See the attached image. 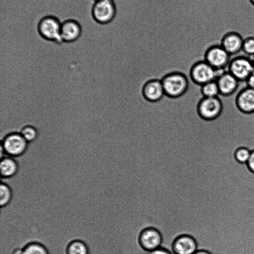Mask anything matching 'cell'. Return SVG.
<instances>
[{
	"instance_id": "cell-30",
	"label": "cell",
	"mask_w": 254,
	"mask_h": 254,
	"mask_svg": "<svg viewBox=\"0 0 254 254\" xmlns=\"http://www.w3.org/2000/svg\"><path fill=\"white\" fill-rule=\"evenodd\" d=\"M251 59L252 60V62H253V64L254 66V56L251 57Z\"/></svg>"
},
{
	"instance_id": "cell-28",
	"label": "cell",
	"mask_w": 254,
	"mask_h": 254,
	"mask_svg": "<svg viewBox=\"0 0 254 254\" xmlns=\"http://www.w3.org/2000/svg\"><path fill=\"white\" fill-rule=\"evenodd\" d=\"M193 254H212L210 252L203 250H198L195 252Z\"/></svg>"
},
{
	"instance_id": "cell-31",
	"label": "cell",
	"mask_w": 254,
	"mask_h": 254,
	"mask_svg": "<svg viewBox=\"0 0 254 254\" xmlns=\"http://www.w3.org/2000/svg\"><path fill=\"white\" fill-rule=\"evenodd\" d=\"M95 1L99 0H95Z\"/></svg>"
},
{
	"instance_id": "cell-8",
	"label": "cell",
	"mask_w": 254,
	"mask_h": 254,
	"mask_svg": "<svg viewBox=\"0 0 254 254\" xmlns=\"http://www.w3.org/2000/svg\"><path fill=\"white\" fill-rule=\"evenodd\" d=\"M222 71L216 70L207 62L203 61L196 64L193 67L191 70V76L196 83L203 85L216 80Z\"/></svg>"
},
{
	"instance_id": "cell-9",
	"label": "cell",
	"mask_w": 254,
	"mask_h": 254,
	"mask_svg": "<svg viewBox=\"0 0 254 254\" xmlns=\"http://www.w3.org/2000/svg\"><path fill=\"white\" fill-rule=\"evenodd\" d=\"M235 103L242 113L254 114V89L248 86L241 89L236 96Z\"/></svg>"
},
{
	"instance_id": "cell-3",
	"label": "cell",
	"mask_w": 254,
	"mask_h": 254,
	"mask_svg": "<svg viewBox=\"0 0 254 254\" xmlns=\"http://www.w3.org/2000/svg\"><path fill=\"white\" fill-rule=\"evenodd\" d=\"M116 14V7L113 0L95 1L92 8V15L98 24L106 25L112 22Z\"/></svg>"
},
{
	"instance_id": "cell-23",
	"label": "cell",
	"mask_w": 254,
	"mask_h": 254,
	"mask_svg": "<svg viewBox=\"0 0 254 254\" xmlns=\"http://www.w3.org/2000/svg\"><path fill=\"white\" fill-rule=\"evenodd\" d=\"M242 51L250 58L254 56V37L250 36L244 39Z\"/></svg>"
},
{
	"instance_id": "cell-29",
	"label": "cell",
	"mask_w": 254,
	"mask_h": 254,
	"mask_svg": "<svg viewBox=\"0 0 254 254\" xmlns=\"http://www.w3.org/2000/svg\"><path fill=\"white\" fill-rule=\"evenodd\" d=\"M252 5L254 6V0H249Z\"/></svg>"
},
{
	"instance_id": "cell-14",
	"label": "cell",
	"mask_w": 254,
	"mask_h": 254,
	"mask_svg": "<svg viewBox=\"0 0 254 254\" xmlns=\"http://www.w3.org/2000/svg\"><path fill=\"white\" fill-rule=\"evenodd\" d=\"M172 247L175 254H193L198 250L195 239L186 234L178 237L174 240Z\"/></svg>"
},
{
	"instance_id": "cell-24",
	"label": "cell",
	"mask_w": 254,
	"mask_h": 254,
	"mask_svg": "<svg viewBox=\"0 0 254 254\" xmlns=\"http://www.w3.org/2000/svg\"><path fill=\"white\" fill-rule=\"evenodd\" d=\"M147 254H173L168 250L160 247L156 250L149 252Z\"/></svg>"
},
{
	"instance_id": "cell-12",
	"label": "cell",
	"mask_w": 254,
	"mask_h": 254,
	"mask_svg": "<svg viewBox=\"0 0 254 254\" xmlns=\"http://www.w3.org/2000/svg\"><path fill=\"white\" fill-rule=\"evenodd\" d=\"M82 33V27L79 23L72 19L62 22L61 35L63 42L71 43L77 40Z\"/></svg>"
},
{
	"instance_id": "cell-1",
	"label": "cell",
	"mask_w": 254,
	"mask_h": 254,
	"mask_svg": "<svg viewBox=\"0 0 254 254\" xmlns=\"http://www.w3.org/2000/svg\"><path fill=\"white\" fill-rule=\"evenodd\" d=\"M62 22L56 16L48 15L39 21L37 29L40 35L44 39L58 44L62 43L61 38Z\"/></svg>"
},
{
	"instance_id": "cell-2",
	"label": "cell",
	"mask_w": 254,
	"mask_h": 254,
	"mask_svg": "<svg viewBox=\"0 0 254 254\" xmlns=\"http://www.w3.org/2000/svg\"><path fill=\"white\" fill-rule=\"evenodd\" d=\"M227 70L239 82H246L254 70V66L251 58L239 56L231 59Z\"/></svg>"
},
{
	"instance_id": "cell-25",
	"label": "cell",
	"mask_w": 254,
	"mask_h": 254,
	"mask_svg": "<svg viewBox=\"0 0 254 254\" xmlns=\"http://www.w3.org/2000/svg\"><path fill=\"white\" fill-rule=\"evenodd\" d=\"M247 164L250 169L254 172V149L251 151L250 157Z\"/></svg>"
},
{
	"instance_id": "cell-22",
	"label": "cell",
	"mask_w": 254,
	"mask_h": 254,
	"mask_svg": "<svg viewBox=\"0 0 254 254\" xmlns=\"http://www.w3.org/2000/svg\"><path fill=\"white\" fill-rule=\"evenodd\" d=\"M20 134L28 142H29L36 139L38 132L34 127L26 126L21 129Z\"/></svg>"
},
{
	"instance_id": "cell-11",
	"label": "cell",
	"mask_w": 254,
	"mask_h": 254,
	"mask_svg": "<svg viewBox=\"0 0 254 254\" xmlns=\"http://www.w3.org/2000/svg\"><path fill=\"white\" fill-rule=\"evenodd\" d=\"M220 95L224 97L233 95L238 89L239 81L227 70L221 72L217 79Z\"/></svg>"
},
{
	"instance_id": "cell-19",
	"label": "cell",
	"mask_w": 254,
	"mask_h": 254,
	"mask_svg": "<svg viewBox=\"0 0 254 254\" xmlns=\"http://www.w3.org/2000/svg\"><path fill=\"white\" fill-rule=\"evenodd\" d=\"M24 254H49L46 248L38 242H31L23 248Z\"/></svg>"
},
{
	"instance_id": "cell-27",
	"label": "cell",
	"mask_w": 254,
	"mask_h": 254,
	"mask_svg": "<svg viewBox=\"0 0 254 254\" xmlns=\"http://www.w3.org/2000/svg\"><path fill=\"white\" fill-rule=\"evenodd\" d=\"M11 254H24L23 248H16L14 249Z\"/></svg>"
},
{
	"instance_id": "cell-13",
	"label": "cell",
	"mask_w": 254,
	"mask_h": 254,
	"mask_svg": "<svg viewBox=\"0 0 254 254\" xmlns=\"http://www.w3.org/2000/svg\"><path fill=\"white\" fill-rule=\"evenodd\" d=\"M244 39L240 33L230 31L222 37L220 45L230 56L234 55L242 51Z\"/></svg>"
},
{
	"instance_id": "cell-26",
	"label": "cell",
	"mask_w": 254,
	"mask_h": 254,
	"mask_svg": "<svg viewBox=\"0 0 254 254\" xmlns=\"http://www.w3.org/2000/svg\"><path fill=\"white\" fill-rule=\"evenodd\" d=\"M247 86L254 89V70L246 81Z\"/></svg>"
},
{
	"instance_id": "cell-18",
	"label": "cell",
	"mask_w": 254,
	"mask_h": 254,
	"mask_svg": "<svg viewBox=\"0 0 254 254\" xmlns=\"http://www.w3.org/2000/svg\"><path fill=\"white\" fill-rule=\"evenodd\" d=\"M251 148L246 145L238 146L234 151L235 159L240 163L247 164L251 153Z\"/></svg>"
},
{
	"instance_id": "cell-20",
	"label": "cell",
	"mask_w": 254,
	"mask_h": 254,
	"mask_svg": "<svg viewBox=\"0 0 254 254\" xmlns=\"http://www.w3.org/2000/svg\"><path fill=\"white\" fill-rule=\"evenodd\" d=\"M202 93L204 97H216L220 96L216 80L207 82L202 86Z\"/></svg>"
},
{
	"instance_id": "cell-6",
	"label": "cell",
	"mask_w": 254,
	"mask_h": 254,
	"mask_svg": "<svg viewBox=\"0 0 254 254\" xmlns=\"http://www.w3.org/2000/svg\"><path fill=\"white\" fill-rule=\"evenodd\" d=\"M165 93L171 97H178L186 90L188 81L186 76L180 73L168 75L162 80Z\"/></svg>"
},
{
	"instance_id": "cell-21",
	"label": "cell",
	"mask_w": 254,
	"mask_h": 254,
	"mask_svg": "<svg viewBox=\"0 0 254 254\" xmlns=\"http://www.w3.org/2000/svg\"><path fill=\"white\" fill-rule=\"evenodd\" d=\"M12 191L9 186L4 183L0 185V205L1 207L6 206L12 199Z\"/></svg>"
},
{
	"instance_id": "cell-10",
	"label": "cell",
	"mask_w": 254,
	"mask_h": 254,
	"mask_svg": "<svg viewBox=\"0 0 254 254\" xmlns=\"http://www.w3.org/2000/svg\"><path fill=\"white\" fill-rule=\"evenodd\" d=\"M139 240L141 247L145 250L150 252L161 247L163 238L158 229L148 227L141 232Z\"/></svg>"
},
{
	"instance_id": "cell-7",
	"label": "cell",
	"mask_w": 254,
	"mask_h": 254,
	"mask_svg": "<svg viewBox=\"0 0 254 254\" xmlns=\"http://www.w3.org/2000/svg\"><path fill=\"white\" fill-rule=\"evenodd\" d=\"M27 142L20 133H11L4 138L1 149L9 156H19L26 151Z\"/></svg>"
},
{
	"instance_id": "cell-17",
	"label": "cell",
	"mask_w": 254,
	"mask_h": 254,
	"mask_svg": "<svg viewBox=\"0 0 254 254\" xmlns=\"http://www.w3.org/2000/svg\"><path fill=\"white\" fill-rule=\"evenodd\" d=\"M67 254H88L87 246L83 241L74 240L71 241L66 249Z\"/></svg>"
},
{
	"instance_id": "cell-4",
	"label": "cell",
	"mask_w": 254,
	"mask_h": 254,
	"mask_svg": "<svg viewBox=\"0 0 254 254\" xmlns=\"http://www.w3.org/2000/svg\"><path fill=\"white\" fill-rule=\"evenodd\" d=\"M230 56L220 44H214L207 50L205 61L216 70L222 71L227 70Z\"/></svg>"
},
{
	"instance_id": "cell-16",
	"label": "cell",
	"mask_w": 254,
	"mask_h": 254,
	"mask_svg": "<svg viewBox=\"0 0 254 254\" xmlns=\"http://www.w3.org/2000/svg\"><path fill=\"white\" fill-rule=\"evenodd\" d=\"M18 169L16 161L10 157L0 158V174L1 177L6 179L14 176Z\"/></svg>"
},
{
	"instance_id": "cell-5",
	"label": "cell",
	"mask_w": 254,
	"mask_h": 254,
	"mask_svg": "<svg viewBox=\"0 0 254 254\" xmlns=\"http://www.w3.org/2000/svg\"><path fill=\"white\" fill-rule=\"evenodd\" d=\"M223 104L219 97H204L198 106L200 115L208 121H215L221 115Z\"/></svg>"
},
{
	"instance_id": "cell-15",
	"label": "cell",
	"mask_w": 254,
	"mask_h": 254,
	"mask_svg": "<svg viewBox=\"0 0 254 254\" xmlns=\"http://www.w3.org/2000/svg\"><path fill=\"white\" fill-rule=\"evenodd\" d=\"M143 94L150 101H156L160 100L165 94L162 81L154 80L149 81L144 86Z\"/></svg>"
}]
</instances>
